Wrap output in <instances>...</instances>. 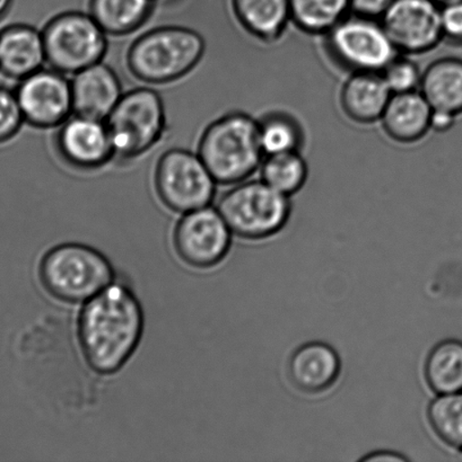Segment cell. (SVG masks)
<instances>
[{"label": "cell", "instance_id": "obj_1", "mask_svg": "<svg viewBox=\"0 0 462 462\" xmlns=\"http://www.w3.org/2000/svg\"><path fill=\"white\" fill-rule=\"evenodd\" d=\"M144 312L126 285L111 283L86 301L77 323L81 353L90 368L113 374L124 368L142 341Z\"/></svg>", "mask_w": 462, "mask_h": 462}, {"label": "cell", "instance_id": "obj_2", "mask_svg": "<svg viewBox=\"0 0 462 462\" xmlns=\"http://www.w3.org/2000/svg\"><path fill=\"white\" fill-rule=\"evenodd\" d=\"M206 52V41L196 30L181 25L154 27L129 45L127 69L149 86L176 83L192 74Z\"/></svg>", "mask_w": 462, "mask_h": 462}, {"label": "cell", "instance_id": "obj_3", "mask_svg": "<svg viewBox=\"0 0 462 462\" xmlns=\"http://www.w3.org/2000/svg\"><path fill=\"white\" fill-rule=\"evenodd\" d=\"M197 152L219 185L251 179L265 157L258 119L241 111L225 113L203 129Z\"/></svg>", "mask_w": 462, "mask_h": 462}, {"label": "cell", "instance_id": "obj_4", "mask_svg": "<svg viewBox=\"0 0 462 462\" xmlns=\"http://www.w3.org/2000/svg\"><path fill=\"white\" fill-rule=\"evenodd\" d=\"M39 279L50 296L63 302L80 303L89 301L113 283L115 271L98 249L66 243L44 254Z\"/></svg>", "mask_w": 462, "mask_h": 462}, {"label": "cell", "instance_id": "obj_5", "mask_svg": "<svg viewBox=\"0 0 462 462\" xmlns=\"http://www.w3.org/2000/svg\"><path fill=\"white\" fill-rule=\"evenodd\" d=\"M115 161L128 165L146 156L165 138L167 117L165 101L156 89L137 88L122 95L106 120Z\"/></svg>", "mask_w": 462, "mask_h": 462}, {"label": "cell", "instance_id": "obj_6", "mask_svg": "<svg viewBox=\"0 0 462 462\" xmlns=\"http://www.w3.org/2000/svg\"><path fill=\"white\" fill-rule=\"evenodd\" d=\"M216 208L232 234L251 240L279 233L288 223L292 211L289 198L260 179L232 185Z\"/></svg>", "mask_w": 462, "mask_h": 462}, {"label": "cell", "instance_id": "obj_7", "mask_svg": "<svg viewBox=\"0 0 462 462\" xmlns=\"http://www.w3.org/2000/svg\"><path fill=\"white\" fill-rule=\"evenodd\" d=\"M41 32L47 66L62 74L71 77L106 58L108 35L89 12L59 13Z\"/></svg>", "mask_w": 462, "mask_h": 462}, {"label": "cell", "instance_id": "obj_8", "mask_svg": "<svg viewBox=\"0 0 462 462\" xmlns=\"http://www.w3.org/2000/svg\"><path fill=\"white\" fill-rule=\"evenodd\" d=\"M324 49L348 74L382 72L397 56L380 20L350 13L323 35Z\"/></svg>", "mask_w": 462, "mask_h": 462}, {"label": "cell", "instance_id": "obj_9", "mask_svg": "<svg viewBox=\"0 0 462 462\" xmlns=\"http://www.w3.org/2000/svg\"><path fill=\"white\" fill-rule=\"evenodd\" d=\"M153 184L162 205L181 215L211 206L219 185L198 152L184 148L163 152Z\"/></svg>", "mask_w": 462, "mask_h": 462}, {"label": "cell", "instance_id": "obj_10", "mask_svg": "<svg viewBox=\"0 0 462 462\" xmlns=\"http://www.w3.org/2000/svg\"><path fill=\"white\" fill-rule=\"evenodd\" d=\"M52 147L59 161L79 173H94L115 161L107 122L76 113L54 129Z\"/></svg>", "mask_w": 462, "mask_h": 462}, {"label": "cell", "instance_id": "obj_11", "mask_svg": "<svg viewBox=\"0 0 462 462\" xmlns=\"http://www.w3.org/2000/svg\"><path fill=\"white\" fill-rule=\"evenodd\" d=\"M231 234L219 209L208 206L181 217L174 231V249L185 264L210 269L228 255Z\"/></svg>", "mask_w": 462, "mask_h": 462}, {"label": "cell", "instance_id": "obj_12", "mask_svg": "<svg viewBox=\"0 0 462 462\" xmlns=\"http://www.w3.org/2000/svg\"><path fill=\"white\" fill-rule=\"evenodd\" d=\"M68 77L45 66L20 80L15 93L25 124L35 129L54 130L74 115Z\"/></svg>", "mask_w": 462, "mask_h": 462}, {"label": "cell", "instance_id": "obj_13", "mask_svg": "<svg viewBox=\"0 0 462 462\" xmlns=\"http://www.w3.org/2000/svg\"><path fill=\"white\" fill-rule=\"evenodd\" d=\"M380 22L406 56L428 53L443 42L441 7L433 0H395Z\"/></svg>", "mask_w": 462, "mask_h": 462}, {"label": "cell", "instance_id": "obj_14", "mask_svg": "<svg viewBox=\"0 0 462 462\" xmlns=\"http://www.w3.org/2000/svg\"><path fill=\"white\" fill-rule=\"evenodd\" d=\"M71 85L74 113L99 120L106 121L125 94L119 76L103 61L72 75Z\"/></svg>", "mask_w": 462, "mask_h": 462}, {"label": "cell", "instance_id": "obj_15", "mask_svg": "<svg viewBox=\"0 0 462 462\" xmlns=\"http://www.w3.org/2000/svg\"><path fill=\"white\" fill-rule=\"evenodd\" d=\"M342 364L328 344L310 342L297 348L288 361V377L302 393L316 395L336 383Z\"/></svg>", "mask_w": 462, "mask_h": 462}, {"label": "cell", "instance_id": "obj_16", "mask_svg": "<svg viewBox=\"0 0 462 462\" xmlns=\"http://www.w3.org/2000/svg\"><path fill=\"white\" fill-rule=\"evenodd\" d=\"M433 110L420 90L392 94L380 124L392 142L418 143L432 130Z\"/></svg>", "mask_w": 462, "mask_h": 462}, {"label": "cell", "instance_id": "obj_17", "mask_svg": "<svg viewBox=\"0 0 462 462\" xmlns=\"http://www.w3.org/2000/svg\"><path fill=\"white\" fill-rule=\"evenodd\" d=\"M391 95L382 72H354L342 85L339 106L354 124L373 125L382 119Z\"/></svg>", "mask_w": 462, "mask_h": 462}, {"label": "cell", "instance_id": "obj_18", "mask_svg": "<svg viewBox=\"0 0 462 462\" xmlns=\"http://www.w3.org/2000/svg\"><path fill=\"white\" fill-rule=\"evenodd\" d=\"M47 66L42 32L27 24L0 31V72L22 80Z\"/></svg>", "mask_w": 462, "mask_h": 462}, {"label": "cell", "instance_id": "obj_19", "mask_svg": "<svg viewBox=\"0 0 462 462\" xmlns=\"http://www.w3.org/2000/svg\"><path fill=\"white\" fill-rule=\"evenodd\" d=\"M239 25L264 44L278 42L292 24L289 0H231Z\"/></svg>", "mask_w": 462, "mask_h": 462}, {"label": "cell", "instance_id": "obj_20", "mask_svg": "<svg viewBox=\"0 0 462 462\" xmlns=\"http://www.w3.org/2000/svg\"><path fill=\"white\" fill-rule=\"evenodd\" d=\"M420 93L432 110L455 119L462 116V59L445 57L423 70Z\"/></svg>", "mask_w": 462, "mask_h": 462}, {"label": "cell", "instance_id": "obj_21", "mask_svg": "<svg viewBox=\"0 0 462 462\" xmlns=\"http://www.w3.org/2000/svg\"><path fill=\"white\" fill-rule=\"evenodd\" d=\"M158 0H89V13L108 36L136 33L151 21Z\"/></svg>", "mask_w": 462, "mask_h": 462}, {"label": "cell", "instance_id": "obj_22", "mask_svg": "<svg viewBox=\"0 0 462 462\" xmlns=\"http://www.w3.org/2000/svg\"><path fill=\"white\" fill-rule=\"evenodd\" d=\"M424 375L438 395L462 392V342L446 339L429 353Z\"/></svg>", "mask_w": 462, "mask_h": 462}, {"label": "cell", "instance_id": "obj_23", "mask_svg": "<svg viewBox=\"0 0 462 462\" xmlns=\"http://www.w3.org/2000/svg\"><path fill=\"white\" fill-rule=\"evenodd\" d=\"M258 133L265 156L301 152L306 137L300 122L284 111H271L258 119Z\"/></svg>", "mask_w": 462, "mask_h": 462}, {"label": "cell", "instance_id": "obj_24", "mask_svg": "<svg viewBox=\"0 0 462 462\" xmlns=\"http://www.w3.org/2000/svg\"><path fill=\"white\" fill-rule=\"evenodd\" d=\"M259 171L260 180L288 198L300 192L309 178V166L301 152L265 156Z\"/></svg>", "mask_w": 462, "mask_h": 462}, {"label": "cell", "instance_id": "obj_25", "mask_svg": "<svg viewBox=\"0 0 462 462\" xmlns=\"http://www.w3.org/2000/svg\"><path fill=\"white\" fill-rule=\"evenodd\" d=\"M292 24L307 35L323 36L351 13V0H289Z\"/></svg>", "mask_w": 462, "mask_h": 462}, {"label": "cell", "instance_id": "obj_26", "mask_svg": "<svg viewBox=\"0 0 462 462\" xmlns=\"http://www.w3.org/2000/svg\"><path fill=\"white\" fill-rule=\"evenodd\" d=\"M428 418L437 437L462 454V392L434 398L429 406Z\"/></svg>", "mask_w": 462, "mask_h": 462}, {"label": "cell", "instance_id": "obj_27", "mask_svg": "<svg viewBox=\"0 0 462 462\" xmlns=\"http://www.w3.org/2000/svg\"><path fill=\"white\" fill-rule=\"evenodd\" d=\"M384 81L392 94L420 90L423 70L410 56L398 53L382 71Z\"/></svg>", "mask_w": 462, "mask_h": 462}, {"label": "cell", "instance_id": "obj_28", "mask_svg": "<svg viewBox=\"0 0 462 462\" xmlns=\"http://www.w3.org/2000/svg\"><path fill=\"white\" fill-rule=\"evenodd\" d=\"M24 117L16 93L0 88V143H7L20 133Z\"/></svg>", "mask_w": 462, "mask_h": 462}, {"label": "cell", "instance_id": "obj_29", "mask_svg": "<svg viewBox=\"0 0 462 462\" xmlns=\"http://www.w3.org/2000/svg\"><path fill=\"white\" fill-rule=\"evenodd\" d=\"M443 42L462 48V0L441 7Z\"/></svg>", "mask_w": 462, "mask_h": 462}, {"label": "cell", "instance_id": "obj_30", "mask_svg": "<svg viewBox=\"0 0 462 462\" xmlns=\"http://www.w3.org/2000/svg\"><path fill=\"white\" fill-rule=\"evenodd\" d=\"M395 0H351V13L382 20Z\"/></svg>", "mask_w": 462, "mask_h": 462}, {"label": "cell", "instance_id": "obj_31", "mask_svg": "<svg viewBox=\"0 0 462 462\" xmlns=\"http://www.w3.org/2000/svg\"><path fill=\"white\" fill-rule=\"evenodd\" d=\"M363 461H405L406 457L397 455L395 452H374L372 455H369L362 458Z\"/></svg>", "mask_w": 462, "mask_h": 462}, {"label": "cell", "instance_id": "obj_32", "mask_svg": "<svg viewBox=\"0 0 462 462\" xmlns=\"http://www.w3.org/2000/svg\"><path fill=\"white\" fill-rule=\"evenodd\" d=\"M13 2L14 0H0V20H2V18L6 15L9 8L12 6Z\"/></svg>", "mask_w": 462, "mask_h": 462}, {"label": "cell", "instance_id": "obj_33", "mask_svg": "<svg viewBox=\"0 0 462 462\" xmlns=\"http://www.w3.org/2000/svg\"><path fill=\"white\" fill-rule=\"evenodd\" d=\"M434 3L438 4V6L443 7L452 3L459 2V0H433Z\"/></svg>", "mask_w": 462, "mask_h": 462}]
</instances>
